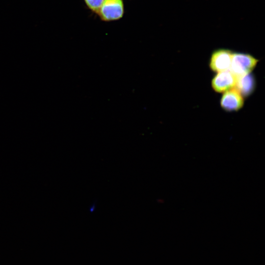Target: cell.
Instances as JSON below:
<instances>
[{
	"mask_svg": "<svg viewBox=\"0 0 265 265\" xmlns=\"http://www.w3.org/2000/svg\"><path fill=\"white\" fill-rule=\"evenodd\" d=\"M124 13L123 0H104L97 15L101 21L110 22L122 19Z\"/></svg>",
	"mask_w": 265,
	"mask_h": 265,
	"instance_id": "1",
	"label": "cell"
},
{
	"mask_svg": "<svg viewBox=\"0 0 265 265\" xmlns=\"http://www.w3.org/2000/svg\"><path fill=\"white\" fill-rule=\"evenodd\" d=\"M258 60L245 53H233L230 70L237 77L251 73Z\"/></svg>",
	"mask_w": 265,
	"mask_h": 265,
	"instance_id": "2",
	"label": "cell"
},
{
	"mask_svg": "<svg viewBox=\"0 0 265 265\" xmlns=\"http://www.w3.org/2000/svg\"><path fill=\"white\" fill-rule=\"evenodd\" d=\"M233 53L231 51L224 49L214 51L210 58L211 69L217 73L230 70Z\"/></svg>",
	"mask_w": 265,
	"mask_h": 265,
	"instance_id": "3",
	"label": "cell"
},
{
	"mask_svg": "<svg viewBox=\"0 0 265 265\" xmlns=\"http://www.w3.org/2000/svg\"><path fill=\"white\" fill-rule=\"evenodd\" d=\"M237 78L230 70L218 72L212 80V86L217 92H224L235 87Z\"/></svg>",
	"mask_w": 265,
	"mask_h": 265,
	"instance_id": "4",
	"label": "cell"
},
{
	"mask_svg": "<svg viewBox=\"0 0 265 265\" xmlns=\"http://www.w3.org/2000/svg\"><path fill=\"white\" fill-rule=\"evenodd\" d=\"M243 97L236 88H233L224 92L220 100V105L226 111H237L243 105Z\"/></svg>",
	"mask_w": 265,
	"mask_h": 265,
	"instance_id": "5",
	"label": "cell"
},
{
	"mask_svg": "<svg viewBox=\"0 0 265 265\" xmlns=\"http://www.w3.org/2000/svg\"><path fill=\"white\" fill-rule=\"evenodd\" d=\"M255 80L251 73L237 77L235 85L236 88L243 96L251 94L255 89Z\"/></svg>",
	"mask_w": 265,
	"mask_h": 265,
	"instance_id": "6",
	"label": "cell"
},
{
	"mask_svg": "<svg viewBox=\"0 0 265 265\" xmlns=\"http://www.w3.org/2000/svg\"><path fill=\"white\" fill-rule=\"evenodd\" d=\"M83 1L89 10L97 14L104 0H83Z\"/></svg>",
	"mask_w": 265,
	"mask_h": 265,
	"instance_id": "7",
	"label": "cell"
}]
</instances>
